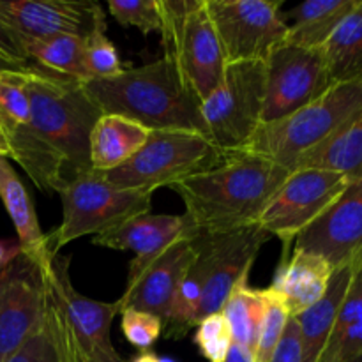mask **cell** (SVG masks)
<instances>
[{"instance_id": "6da1fadb", "label": "cell", "mask_w": 362, "mask_h": 362, "mask_svg": "<svg viewBox=\"0 0 362 362\" xmlns=\"http://www.w3.org/2000/svg\"><path fill=\"white\" fill-rule=\"evenodd\" d=\"M290 170L267 158L240 151L214 168L180 180L172 189L182 198L187 235H216L258 225L262 212Z\"/></svg>"}, {"instance_id": "7a4b0ae2", "label": "cell", "mask_w": 362, "mask_h": 362, "mask_svg": "<svg viewBox=\"0 0 362 362\" xmlns=\"http://www.w3.org/2000/svg\"><path fill=\"white\" fill-rule=\"evenodd\" d=\"M81 87L101 113L127 117L151 131H189L207 136L200 101L166 57L124 69L115 78L85 80Z\"/></svg>"}, {"instance_id": "3957f363", "label": "cell", "mask_w": 362, "mask_h": 362, "mask_svg": "<svg viewBox=\"0 0 362 362\" xmlns=\"http://www.w3.org/2000/svg\"><path fill=\"white\" fill-rule=\"evenodd\" d=\"M30 98L28 129L59 161L67 184L92 173L90 133L103 115L81 81L35 69L25 78Z\"/></svg>"}, {"instance_id": "277c9868", "label": "cell", "mask_w": 362, "mask_h": 362, "mask_svg": "<svg viewBox=\"0 0 362 362\" xmlns=\"http://www.w3.org/2000/svg\"><path fill=\"white\" fill-rule=\"evenodd\" d=\"M362 115V78L336 83L324 95L278 122L262 124L244 151L292 172L297 159Z\"/></svg>"}, {"instance_id": "5b68a950", "label": "cell", "mask_w": 362, "mask_h": 362, "mask_svg": "<svg viewBox=\"0 0 362 362\" xmlns=\"http://www.w3.org/2000/svg\"><path fill=\"white\" fill-rule=\"evenodd\" d=\"M207 136L189 131H151L148 140L133 158L110 172L98 173L117 189L154 193L180 180L214 168L225 159Z\"/></svg>"}, {"instance_id": "8992f818", "label": "cell", "mask_w": 362, "mask_h": 362, "mask_svg": "<svg viewBox=\"0 0 362 362\" xmlns=\"http://www.w3.org/2000/svg\"><path fill=\"white\" fill-rule=\"evenodd\" d=\"M62 223L48 235V246L59 255L64 246L85 235L112 230L129 219L151 212L152 194L144 191L117 189L94 172L60 191Z\"/></svg>"}, {"instance_id": "52a82bcc", "label": "cell", "mask_w": 362, "mask_h": 362, "mask_svg": "<svg viewBox=\"0 0 362 362\" xmlns=\"http://www.w3.org/2000/svg\"><path fill=\"white\" fill-rule=\"evenodd\" d=\"M264 62L226 64L219 87L200 105L207 136L223 154L247 147L262 126Z\"/></svg>"}, {"instance_id": "ba28073f", "label": "cell", "mask_w": 362, "mask_h": 362, "mask_svg": "<svg viewBox=\"0 0 362 362\" xmlns=\"http://www.w3.org/2000/svg\"><path fill=\"white\" fill-rule=\"evenodd\" d=\"M281 0H205L226 64L264 62L286 41Z\"/></svg>"}, {"instance_id": "9c48e42d", "label": "cell", "mask_w": 362, "mask_h": 362, "mask_svg": "<svg viewBox=\"0 0 362 362\" xmlns=\"http://www.w3.org/2000/svg\"><path fill=\"white\" fill-rule=\"evenodd\" d=\"M262 124L278 122L317 101L332 87L324 49L281 42L267 59Z\"/></svg>"}, {"instance_id": "30bf717a", "label": "cell", "mask_w": 362, "mask_h": 362, "mask_svg": "<svg viewBox=\"0 0 362 362\" xmlns=\"http://www.w3.org/2000/svg\"><path fill=\"white\" fill-rule=\"evenodd\" d=\"M41 269L74 350L87 362H124L112 343L117 303H99L78 292L69 278V258L55 255Z\"/></svg>"}, {"instance_id": "8fae6325", "label": "cell", "mask_w": 362, "mask_h": 362, "mask_svg": "<svg viewBox=\"0 0 362 362\" xmlns=\"http://www.w3.org/2000/svg\"><path fill=\"white\" fill-rule=\"evenodd\" d=\"M349 184V177L329 170L299 168L288 173L258 219V225L269 235L283 240V260L297 235L317 221Z\"/></svg>"}, {"instance_id": "7c38bea8", "label": "cell", "mask_w": 362, "mask_h": 362, "mask_svg": "<svg viewBox=\"0 0 362 362\" xmlns=\"http://www.w3.org/2000/svg\"><path fill=\"white\" fill-rule=\"evenodd\" d=\"M269 237L260 225L216 235L193 237L197 262L204 272V292L197 311V324L202 318L221 311L240 276L251 272Z\"/></svg>"}, {"instance_id": "4fadbf2b", "label": "cell", "mask_w": 362, "mask_h": 362, "mask_svg": "<svg viewBox=\"0 0 362 362\" xmlns=\"http://www.w3.org/2000/svg\"><path fill=\"white\" fill-rule=\"evenodd\" d=\"M48 308L45 274L23 253L0 271V362L41 329Z\"/></svg>"}, {"instance_id": "5bb4252c", "label": "cell", "mask_w": 362, "mask_h": 362, "mask_svg": "<svg viewBox=\"0 0 362 362\" xmlns=\"http://www.w3.org/2000/svg\"><path fill=\"white\" fill-rule=\"evenodd\" d=\"M293 250L317 255L332 269L362 264V177L293 240Z\"/></svg>"}, {"instance_id": "9a60e30c", "label": "cell", "mask_w": 362, "mask_h": 362, "mask_svg": "<svg viewBox=\"0 0 362 362\" xmlns=\"http://www.w3.org/2000/svg\"><path fill=\"white\" fill-rule=\"evenodd\" d=\"M0 14L23 39L60 34L87 39L95 30H106L101 6L88 0H0Z\"/></svg>"}, {"instance_id": "2e32d148", "label": "cell", "mask_w": 362, "mask_h": 362, "mask_svg": "<svg viewBox=\"0 0 362 362\" xmlns=\"http://www.w3.org/2000/svg\"><path fill=\"white\" fill-rule=\"evenodd\" d=\"M197 258V246L189 235L177 239L166 247L134 278L127 279V286L117 300L119 313L124 310L145 311L166 322L175 293L184 276Z\"/></svg>"}, {"instance_id": "e0dca14e", "label": "cell", "mask_w": 362, "mask_h": 362, "mask_svg": "<svg viewBox=\"0 0 362 362\" xmlns=\"http://www.w3.org/2000/svg\"><path fill=\"white\" fill-rule=\"evenodd\" d=\"M179 69L184 83L202 103L219 87L226 69L218 35L205 9V0L187 14L172 53L165 55Z\"/></svg>"}, {"instance_id": "ac0fdd59", "label": "cell", "mask_w": 362, "mask_h": 362, "mask_svg": "<svg viewBox=\"0 0 362 362\" xmlns=\"http://www.w3.org/2000/svg\"><path fill=\"white\" fill-rule=\"evenodd\" d=\"M184 235H187L184 214L168 216L148 212L129 219L115 228L98 233L92 239V244L108 250L133 251L134 258L131 260L129 272H127V279H131Z\"/></svg>"}, {"instance_id": "d6986e66", "label": "cell", "mask_w": 362, "mask_h": 362, "mask_svg": "<svg viewBox=\"0 0 362 362\" xmlns=\"http://www.w3.org/2000/svg\"><path fill=\"white\" fill-rule=\"evenodd\" d=\"M332 274L334 269L324 258L293 250L279 264L271 288L283 297L290 317H299L325 296Z\"/></svg>"}, {"instance_id": "ffe728a7", "label": "cell", "mask_w": 362, "mask_h": 362, "mask_svg": "<svg viewBox=\"0 0 362 362\" xmlns=\"http://www.w3.org/2000/svg\"><path fill=\"white\" fill-rule=\"evenodd\" d=\"M0 200L13 221L21 253L34 264L42 265L55 255L49 251L48 235L42 233L34 202L9 159L0 158Z\"/></svg>"}, {"instance_id": "44dd1931", "label": "cell", "mask_w": 362, "mask_h": 362, "mask_svg": "<svg viewBox=\"0 0 362 362\" xmlns=\"http://www.w3.org/2000/svg\"><path fill=\"white\" fill-rule=\"evenodd\" d=\"M361 264H349L343 267L334 269L329 288L325 296L318 300L315 306L304 311L299 317H293L297 320L300 331V343H303V362H318L332 331H334L336 320H338L339 310L343 306L346 292L350 288L354 274L359 269Z\"/></svg>"}, {"instance_id": "7402d4cb", "label": "cell", "mask_w": 362, "mask_h": 362, "mask_svg": "<svg viewBox=\"0 0 362 362\" xmlns=\"http://www.w3.org/2000/svg\"><path fill=\"white\" fill-rule=\"evenodd\" d=\"M151 129L122 115L103 113L90 133L92 172L105 173L129 161L148 140Z\"/></svg>"}, {"instance_id": "603a6c76", "label": "cell", "mask_w": 362, "mask_h": 362, "mask_svg": "<svg viewBox=\"0 0 362 362\" xmlns=\"http://www.w3.org/2000/svg\"><path fill=\"white\" fill-rule=\"evenodd\" d=\"M359 0H308L290 13L286 42L304 48H322L338 25L349 16Z\"/></svg>"}, {"instance_id": "cb8c5ba5", "label": "cell", "mask_w": 362, "mask_h": 362, "mask_svg": "<svg viewBox=\"0 0 362 362\" xmlns=\"http://www.w3.org/2000/svg\"><path fill=\"white\" fill-rule=\"evenodd\" d=\"M320 168L349 179L362 177V115L317 147L304 152L292 170Z\"/></svg>"}, {"instance_id": "d4e9b609", "label": "cell", "mask_w": 362, "mask_h": 362, "mask_svg": "<svg viewBox=\"0 0 362 362\" xmlns=\"http://www.w3.org/2000/svg\"><path fill=\"white\" fill-rule=\"evenodd\" d=\"M325 64L332 85L362 78V0L338 25L324 46Z\"/></svg>"}, {"instance_id": "484cf974", "label": "cell", "mask_w": 362, "mask_h": 362, "mask_svg": "<svg viewBox=\"0 0 362 362\" xmlns=\"http://www.w3.org/2000/svg\"><path fill=\"white\" fill-rule=\"evenodd\" d=\"M25 46L28 59L35 60L39 69L71 80H88L83 37L60 34L41 39H25Z\"/></svg>"}, {"instance_id": "4316f807", "label": "cell", "mask_w": 362, "mask_h": 362, "mask_svg": "<svg viewBox=\"0 0 362 362\" xmlns=\"http://www.w3.org/2000/svg\"><path fill=\"white\" fill-rule=\"evenodd\" d=\"M250 274L240 276L239 281L230 292L228 299L221 308L230 329H232L233 343L255 354L260 331L262 317H264V299L262 290H255L250 286Z\"/></svg>"}, {"instance_id": "83f0119b", "label": "cell", "mask_w": 362, "mask_h": 362, "mask_svg": "<svg viewBox=\"0 0 362 362\" xmlns=\"http://www.w3.org/2000/svg\"><path fill=\"white\" fill-rule=\"evenodd\" d=\"M6 362H66L62 338H60L59 317H57L55 304H53L49 293L46 318L41 329L32 338H28Z\"/></svg>"}, {"instance_id": "f1b7e54d", "label": "cell", "mask_w": 362, "mask_h": 362, "mask_svg": "<svg viewBox=\"0 0 362 362\" xmlns=\"http://www.w3.org/2000/svg\"><path fill=\"white\" fill-rule=\"evenodd\" d=\"M262 299H264V317H262L257 349L253 354L255 362H269L272 359L290 320L288 308L276 290H272L271 286L262 290Z\"/></svg>"}, {"instance_id": "f546056e", "label": "cell", "mask_w": 362, "mask_h": 362, "mask_svg": "<svg viewBox=\"0 0 362 362\" xmlns=\"http://www.w3.org/2000/svg\"><path fill=\"white\" fill-rule=\"evenodd\" d=\"M194 343L209 362H223L233 345L232 329L221 311L202 318L197 324Z\"/></svg>"}, {"instance_id": "4dcf8cb0", "label": "cell", "mask_w": 362, "mask_h": 362, "mask_svg": "<svg viewBox=\"0 0 362 362\" xmlns=\"http://www.w3.org/2000/svg\"><path fill=\"white\" fill-rule=\"evenodd\" d=\"M85 66L88 80L115 78L124 73L126 67L120 62L119 52L106 35V30H95L85 39Z\"/></svg>"}, {"instance_id": "1f68e13d", "label": "cell", "mask_w": 362, "mask_h": 362, "mask_svg": "<svg viewBox=\"0 0 362 362\" xmlns=\"http://www.w3.org/2000/svg\"><path fill=\"white\" fill-rule=\"evenodd\" d=\"M108 11L124 27H136L144 35L161 30L159 0H110Z\"/></svg>"}, {"instance_id": "d6a6232c", "label": "cell", "mask_w": 362, "mask_h": 362, "mask_svg": "<svg viewBox=\"0 0 362 362\" xmlns=\"http://www.w3.org/2000/svg\"><path fill=\"white\" fill-rule=\"evenodd\" d=\"M27 74H0V115L18 126L30 120V98L25 85Z\"/></svg>"}, {"instance_id": "836d02e7", "label": "cell", "mask_w": 362, "mask_h": 362, "mask_svg": "<svg viewBox=\"0 0 362 362\" xmlns=\"http://www.w3.org/2000/svg\"><path fill=\"white\" fill-rule=\"evenodd\" d=\"M120 329L127 341L140 350H148L163 332V320L156 315L136 310H124Z\"/></svg>"}, {"instance_id": "e575fe53", "label": "cell", "mask_w": 362, "mask_h": 362, "mask_svg": "<svg viewBox=\"0 0 362 362\" xmlns=\"http://www.w3.org/2000/svg\"><path fill=\"white\" fill-rule=\"evenodd\" d=\"M362 357V318L325 346L318 362H354Z\"/></svg>"}, {"instance_id": "d590c367", "label": "cell", "mask_w": 362, "mask_h": 362, "mask_svg": "<svg viewBox=\"0 0 362 362\" xmlns=\"http://www.w3.org/2000/svg\"><path fill=\"white\" fill-rule=\"evenodd\" d=\"M362 318V264L359 269L354 274L352 283H350V288L346 292L345 300H343V306L339 310L338 320H336L334 331H332L331 339L329 343L336 341L350 325H354L356 322H359ZM327 343V345H329Z\"/></svg>"}, {"instance_id": "8d00e7d4", "label": "cell", "mask_w": 362, "mask_h": 362, "mask_svg": "<svg viewBox=\"0 0 362 362\" xmlns=\"http://www.w3.org/2000/svg\"><path fill=\"white\" fill-rule=\"evenodd\" d=\"M0 55L21 66H34L28 59L25 39L6 18L0 14Z\"/></svg>"}, {"instance_id": "74e56055", "label": "cell", "mask_w": 362, "mask_h": 362, "mask_svg": "<svg viewBox=\"0 0 362 362\" xmlns=\"http://www.w3.org/2000/svg\"><path fill=\"white\" fill-rule=\"evenodd\" d=\"M269 362H303V343H300V331L297 320L290 317L288 325L285 329L281 341L276 349L274 356Z\"/></svg>"}, {"instance_id": "f35d334b", "label": "cell", "mask_w": 362, "mask_h": 362, "mask_svg": "<svg viewBox=\"0 0 362 362\" xmlns=\"http://www.w3.org/2000/svg\"><path fill=\"white\" fill-rule=\"evenodd\" d=\"M21 255L20 244L13 243L9 239H0V269L7 267L13 260H16Z\"/></svg>"}, {"instance_id": "ab89813d", "label": "cell", "mask_w": 362, "mask_h": 362, "mask_svg": "<svg viewBox=\"0 0 362 362\" xmlns=\"http://www.w3.org/2000/svg\"><path fill=\"white\" fill-rule=\"evenodd\" d=\"M37 66H21V64L13 62V60L6 59L0 55V74H25L34 71Z\"/></svg>"}, {"instance_id": "60d3db41", "label": "cell", "mask_w": 362, "mask_h": 362, "mask_svg": "<svg viewBox=\"0 0 362 362\" xmlns=\"http://www.w3.org/2000/svg\"><path fill=\"white\" fill-rule=\"evenodd\" d=\"M223 362H255V357L250 350L243 349L240 345L233 343L232 349H230V352H228V356H226V359Z\"/></svg>"}, {"instance_id": "b9f144b4", "label": "cell", "mask_w": 362, "mask_h": 362, "mask_svg": "<svg viewBox=\"0 0 362 362\" xmlns=\"http://www.w3.org/2000/svg\"><path fill=\"white\" fill-rule=\"evenodd\" d=\"M131 362H175V361L168 359V357L156 356V354L151 352V350H141L140 356L134 357V359Z\"/></svg>"}, {"instance_id": "7bdbcfd3", "label": "cell", "mask_w": 362, "mask_h": 362, "mask_svg": "<svg viewBox=\"0 0 362 362\" xmlns=\"http://www.w3.org/2000/svg\"><path fill=\"white\" fill-rule=\"evenodd\" d=\"M0 158H11V147H9V141H7L6 136V131H4L2 124H0Z\"/></svg>"}, {"instance_id": "ee69618b", "label": "cell", "mask_w": 362, "mask_h": 362, "mask_svg": "<svg viewBox=\"0 0 362 362\" xmlns=\"http://www.w3.org/2000/svg\"><path fill=\"white\" fill-rule=\"evenodd\" d=\"M354 362H362V357H361V359H357V361H354Z\"/></svg>"}, {"instance_id": "f6af8a7d", "label": "cell", "mask_w": 362, "mask_h": 362, "mask_svg": "<svg viewBox=\"0 0 362 362\" xmlns=\"http://www.w3.org/2000/svg\"><path fill=\"white\" fill-rule=\"evenodd\" d=\"M0 271H2V269H0Z\"/></svg>"}]
</instances>
